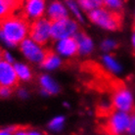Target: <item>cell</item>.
<instances>
[{
	"mask_svg": "<svg viewBox=\"0 0 135 135\" xmlns=\"http://www.w3.org/2000/svg\"><path fill=\"white\" fill-rule=\"evenodd\" d=\"M31 23L24 15H14L0 21V40L7 46L20 45L27 38Z\"/></svg>",
	"mask_w": 135,
	"mask_h": 135,
	"instance_id": "1",
	"label": "cell"
},
{
	"mask_svg": "<svg viewBox=\"0 0 135 135\" xmlns=\"http://www.w3.org/2000/svg\"><path fill=\"white\" fill-rule=\"evenodd\" d=\"M129 122L130 115L128 113L112 109L105 115L102 130L106 135H123L127 132Z\"/></svg>",
	"mask_w": 135,
	"mask_h": 135,
	"instance_id": "2",
	"label": "cell"
},
{
	"mask_svg": "<svg viewBox=\"0 0 135 135\" xmlns=\"http://www.w3.org/2000/svg\"><path fill=\"white\" fill-rule=\"evenodd\" d=\"M88 19L98 27L107 31H117L120 28L122 23V14L119 12L98 8L88 13Z\"/></svg>",
	"mask_w": 135,
	"mask_h": 135,
	"instance_id": "3",
	"label": "cell"
},
{
	"mask_svg": "<svg viewBox=\"0 0 135 135\" xmlns=\"http://www.w3.org/2000/svg\"><path fill=\"white\" fill-rule=\"evenodd\" d=\"M112 108L117 111L132 113L135 111L133 96L129 89L122 82H117L113 85L112 94Z\"/></svg>",
	"mask_w": 135,
	"mask_h": 135,
	"instance_id": "4",
	"label": "cell"
},
{
	"mask_svg": "<svg viewBox=\"0 0 135 135\" xmlns=\"http://www.w3.org/2000/svg\"><path fill=\"white\" fill-rule=\"evenodd\" d=\"M51 26L52 22L49 19H38L32 21L30 27L28 36L36 43L45 46L51 38Z\"/></svg>",
	"mask_w": 135,
	"mask_h": 135,
	"instance_id": "5",
	"label": "cell"
},
{
	"mask_svg": "<svg viewBox=\"0 0 135 135\" xmlns=\"http://www.w3.org/2000/svg\"><path fill=\"white\" fill-rule=\"evenodd\" d=\"M78 32V25L75 21L66 18L63 20L52 22L51 26V37L52 39L58 41L68 38L74 37Z\"/></svg>",
	"mask_w": 135,
	"mask_h": 135,
	"instance_id": "6",
	"label": "cell"
},
{
	"mask_svg": "<svg viewBox=\"0 0 135 135\" xmlns=\"http://www.w3.org/2000/svg\"><path fill=\"white\" fill-rule=\"evenodd\" d=\"M20 49L26 59L34 64H41L48 52L44 46L36 43L30 37L26 38L20 44Z\"/></svg>",
	"mask_w": 135,
	"mask_h": 135,
	"instance_id": "7",
	"label": "cell"
},
{
	"mask_svg": "<svg viewBox=\"0 0 135 135\" xmlns=\"http://www.w3.org/2000/svg\"><path fill=\"white\" fill-rule=\"evenodd\" d=\"M19 83L14 65L1 60L0 61V86L14 88Z\"/></svg>",
	"mask_w": 135,
	"mask_h": 135,
	"instance_id": "8",
	"label": "cell"
},
{
	"mask_svg": "<svg viewBox=\"0 0 135 135\" xmlns=\"http://www.w3.org/2000/svg\"><path fill=\"white\" fill-rule=\"evenodd\" d=\"M46 8V0H26L23 15L30 21L41 19Z\"/></svg>",
	"mask_w": 135,
	"mask_h": 135,
	"instance_id": "9",
	"label": "cell"
},
{
	"mask_svg": "<svg viewBox=\"0 0 135 135\" xmlns=\"http://www.w3.org/2000/svg\"><path fill=\"white\" fill-rule=\"evenodd\" d=\"M56 51L59 55L65 58H71L78 53V43L74 37H68L56 43Z\"/></svg>",
	"mask_w": 135,
	"mask_h": 135,
	"instance_id": "10",
	"label": "cell"
},
{
	"mask_svg": "<svg viewBox=\"0 0 135 135\" xmlns=\"http://www.w3.org/2000/svg\"><path fill=\"white\" fill-rule=\"evenodd\" d=\"M24 4L25 0H0V21L16 15Z\"/></svg>",
	"mask_w": 135,
	"mask_h": 135,
	"instance_id": "11",
	"label": "cell"
},
{
	"mask_svg": "<svg viewBox=\"0 0 135 135\" xmlns=\"http://www.w3.org/2000/svg\"><path fill=\"white\" fill-rule=\"evenodd\" d=\"M47 14L51 22L66 19L68 18L67 6H65L60 1H53L48 7Z\"/></svg>",
	"mask_w": 135,
	"mask_h": 135,
	"instance_id": "12",
	"label": "cell"
},
{
	"mask_svg": "<svg viewBox=\"0 0 135 135\" xmlns=\"http://www.w3.org/2000/svg\"><path fill=\"white\" fill-rule=\"evenodd\" d=\"M75 40L78 43V53L81 55H88L90 54L93 49H94V43L90 36H88L87 34L82 32V31H78L75 34Z\"/></svg>",
	"mask_w": 135,
	"mask_h": 135,
	"instance_id": "13",
	"label": "cell"
},
{
	"mask_svg": "<svg viewBox=\"0 0 135 135\" xmlns=\"http://www.w3.org/2000/svg\"><path fill=\"white\" fill-rule=\"evenodd\" d=\"M39 84L42 92L46 95H54L60 91L59 84L48 74H42L39 78Z\"/></svg>",
	"mask_w": 135,
	"mask_h": 135,
	"instance_id": "14",
	"label": "cell"
},
{
	"mask_svg": "<svg viewBox=\"0 0 135 135\" xmlns=\"http://www.w3.org/2000/svg\"><path fill=\"white\" fill-rule=\"evenodd\" d=\"M61 65L62 61L60 57L56 53L48 50L47 54H46L44 60L41 63V67L45 69V70H48V71H53V70L58 69Z\"/></svg>",
	"mask_w": 135,
	"mask_h": 135,
	"instance_id": "15",
	"label": "cell"
},
{
	"mask_svg": "<svg viewBox=\"0 0 135 135\" xmlns=\"http://www.w3.org/2000/svg\"><path fill=\"white\" fill-rule=\"evenodd\" d=\"M14 68H15V71H16L19 80L28 81L32 78L31 70L27 65L24 64V63H16L14 65Z\"/></svg>",
	"mask_w": 135,
	"mask_h": 135,
	"instance_id": "16",
	"label": "cell"
},
{
	"mask_svg": "<svg viewBox=\"0 0 135 135\" xmlns=\"http://www.w3.org/2000/svg\"><path fill=\"white\" fill-rule=\"evenodd\" d=\"M78 4L81 10L87 11L89 13L95 9L104 6V0H78Z\"/></svg>",
	"mask_w": 135,
	"mask_h": 135,
	"instance_id": "17",
	"label": "cell"
},
{
	"mask_svg": "<svg viewBox=\"0 0 135 135\" xmlns=\"http://www.w3.org/2000/svg\"><path fill=\"white\" fill-rule=\"evenodd\" d=\"M103 64L108 71H112L114 74H118L122 71V67H120L119 63L112 55L107 54L103 56Z\"/></svg>",
	"mask_w": 135,
	"mask_h": 135,
	"instance_id": "18",
	"label": "cell"
},
{
	"mask_svg": "<svg viewBox=\"0 0 135 135\" xmlns=\"http://www.w3.org/2000/svg\"><path fill=\"white\" fill-rule=\"evenodd\" d=\"M66 6L70 9L73 15H74L75 19L80 22V23H83V16H82V13H81V9L80 7L78 6V2H75L74 0H66Z\"/></svg>",
	"mask_w": 135,
	"mask_h": 135,
	"instance_id": "19",
	"label": "cell"
},
{
	"mask_svg": "<svg viewBox=\"0 0 135 135\" xmlns=\"http://www.w3.org/2000/svg\"><path fill=\"white\" fill-rule=\"evenodd\" d=\"M65 122H66L65 117H63V115H58L56 118H53L49 122V123H48V128L50 129L51 131H55V132L61 131L62 129H63V127H64Z\"/></svg>",
	"mask_w": 135,
	"mask_h": 135,
	"instance_id": "20",
	"label": "cell"
},
{
	"mask_svg": "<svg viewBox=\"0 0 135 135\" xmlns=\"http://www.w3.org/2000/svg\"><path fill=\"white\" fill-rule=\"evenodd\" d=\"M123 0H104V6L111 11L118 12L122 8Z\"/></svg>",
	"mask_w": 135,
	"mask_h": 135,
	"instance_id": "21",
	"label": "cell"
},
{
	"mask_svg": "<svg viewBox=\"0 0 135 135\" xmlns=\"http://www.w3.org/2000/svg\"><path fill=\"white\" fill-rule=\"evenodd\" d=\"M117 47H118V43L115 40H113V39H105L101 44L102 50L106 52V53L111 52L112 50L115 49Z\"/></svg>",
	"mask_w": 135,
	"mask_h": 135,
	"instance_id": "22",
	"label": "cell"
},
{
	"mask_svg": "<svg viewBox=\"0 0 135 135\" xmlns=\"http://www.w3.org/2000/svg\"><path fill=\"white\" fill-rule=\"evenodd\" d=\"M127 133L129 135H135V111L132 112L130 115V122H129Z\"/></svg>",
	"mask_w": 135,
	"mask_h": 135,
	"instance_id": "23",
	"label": "cell"
},
{
	"mask_svg": "<svg viewBox=\"0 0 135 135\" xmlns=\"http://www.w3.org/2000/svg\"><path fill=\"white\" fill-rule=\"evenodd\" d=\"M14 135H31V131L28 127H24V126H16Z\"/></svg>",
	"mask_w": 135,
	"mask_h": 135,
	"instance_id": "24",
	"label": "cell"
},
{
	"mask_svg": "<svg viewBox=\"0 0 135 135\" xmlns=\"http://www.w3.org/2000/svg\"><path fill=\"white\" fill-rule=\"evenodd\" d=\"M12 89L11 87H7V86H0V97L2 98H7L12 94Z\"/></svg>",
	"mask_w": 135,
	"mask_h": 135,
	"instance_id": "25",
	"label": "cell"
},
{
	"mask_svg": "<svg viewBox=\"0 0 135 135\" xmlns=\"http://www.w3.org/2000/svg\"><path fill=\"white\" fill-rule=\"evenodd\" d=\"M16 126H10V127H6V128L0 129V135H14Z\"/></svg>",
	"mask_w": 135,
	"mask_h": 135,
	"instance_id": "26",
	"label": "cell"
},
{
	"mask_svg": "<svg viewBox=\"0 0 135 135\" xmlns=\"http://www.w3.org/2000/svg\"><path fill=\"white\" fill-rule=\"evenodd\" d=\"M2 56H3V60L4 61L8 62V63H13L14 62V58L13 56L9 53V52H7V51H4V52H2Z\"/></svg>",
	"mask_w": 135,
	"mask_h": 135,
	"instance_id": "27",
	"label": "cell"
},
{
	"mask_svg": "<svg viewBox=\"0 0 135 135\" xmlns=\"http://www.w3.org/2000/svg\"><path fill=\"white\" fill-rule=\"evenodd\" d=\"M18 95L20 96V98H22V99H26L28 96V94H27V91L26 90V89H20L19 91H18Z\"/></svg>",
	"mask_w": 135,
	"mask_h": 135,
	"instance_id": "28",
	"label": "cell"
},
{
	"mask_svg": "<svg viewBox=\"0 0 135 135\" xmlns=\"http://www.w3.org/2000/svg\"><path fill=\"white\" fill-rule=\"evenodd\" d=\"M132 46H133V49L135 51V31L134 33H133V35H132Z\"/></svg>",
	"mask_w": 135,
	"mask_h": 135,
	"instance_id": "29",
	"label": "cell"
},
{
	"mask_svg": "<svg viewBox=\"0 0 135 135\" xmlns=\"http://www.w3.org/2000/svg\"><path fill=\"white\" fill-rule=\"evenodd\" d=\"M134 31H135V24H134Z\"/></svg>",
	"mask_w": 135,
	"mask_h": 135,
	"instance_id": "30",
	"label": "cell"
}]
</instances>
